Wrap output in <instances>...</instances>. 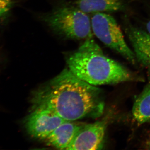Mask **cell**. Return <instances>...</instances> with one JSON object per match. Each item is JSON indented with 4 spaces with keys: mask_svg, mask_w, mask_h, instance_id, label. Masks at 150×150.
I'll list each match as a JSON object with an SVG mask.
<instances>
[{
    "mask_svg": "<svg viewBox=\"0 0 150 150\" xmlns=\"http://www.w3.org/2000/svg\"><path fill=\"white\" fill-rule=\"evenodd\" d=\"M66 121L59 125L45 139L46 145L59 149L67 150L84 124Z\"/></svg>",
    "mask_w": 150,
    "mask_h": 150,
    "instance_id": "cell-8",
    "label": "cell"
},
{
    "mask_svg": "<svg viewBox=\"0 0 150 150\" xmlns=\"http://www.w3.org/2000/svg\"><path fill=\"white\" fill-rule=\"evenodd\" d=\"M132 112L138 125L150 123V77L147 84L135 99Z\"/></svg>",
    "mask_w": 150,
    "mask_h": 150,
    "instance_id": "cell-10",
    "label": "cell"
},
{
    "mask_svg": "<svg viewBox=\"0 0 150 150\" xmlns=\"http://www.w3.org/2000/svg\"><path fill=\"white\" fill-rule=\"evenodd\" d=\"M107 118L93 123L84 124L67 150L102 149L108 125Z\"/></svg>",
    "mask_w": 150,
    "mask_h": 150,
    "instance_id": "cell-6",
    "label": "cell"
},
{
    "mask_svg": "<svg viewBox=\"0 0 150 150\" xmlns=\"http://www.w3.org/2000/svg\"><path fill=\"white\" fill-rule=\"evenodd\" d=\"M144 147L146 149L150 150V133L145 140Z\"/></svg>",
    "mask_w": 150,
    "mask_h": 150,
    "instance_id": "cell-12",
    "label": "cell"
},
{
    "mask_svg": "<svg viewBox=\"0 0 150 150\" xmlns=\"http://www.w3.org/2000/svg\"><path fill=\"white\" fill-rule=\"evenodd\" d=\"M75 7L88 13L115 12L124 7L123 0H72Z\"/></svg>",
    "mask_w": 150,
    "mask_h": 150,
    "instance_id": "cell-9",
    "label": "cell"
},
{
    "mask_svg": "<svg viewBox=\"0 0 150 150\" xmlns=\"http://www.w3.org/2000/svg\"><path fill=\"white\" fill-rule=\"evenodd\" d=\"M68 69L77 77L95 86L141 82L144 79L103 54L92 38L86 39L67 59Z\"/></svg>",
    "mask_w": 150,
    "mask_h": 150,
    "instance_id": "cell-2",
    "label": "cell"
},
{
    "mask_svg": "<svg viewBox=\"0 0 150 150\" xmlns=\"http://www.w3.org/2000/svg\"><path fill=\"white\" fill-rule=\"evenodd\" d=\"M18 0H0V23L7 21Z\"/></svg>",
    "mask_w": 150,
    "mask_h": 150,
    "instance_id": "cell-11",
    "label": "cell"
},
{
    "mask_svg": "<svg viewBox=\"0 0 150 150\" xmlns=\"http://www.w3.org/2000/svg\"><path fill=\"white\" fill-rule=\"evenodd\" d=\"M67 121L46 108L33 107L32 112L24 121L25 128L31 137L45 140L62 123Z\"/></svg>",
    "mask_w": 150,
    "mask_h": 150,
    "instance_id": "cell-5",
    "label": "cell"
},
{
    "mask_svg": "<svg viewBox=\"0 0 150 150\" xmlns=\"http://www.w3.org/2000/svg\"><path fill=\"white\" fill-rule=\"evenodd\" d=\"M43 20L62 37L72 39L92 38L91 20L76 7L59 8L44 16Z\"/></svg>",
    "mask_w": 150,
    "mask_h": 150,
    "instance_id": "cell-3",
    "label": "cell"
},
{
    "mask_svg": "<svg viewBox=\"0 0 150 150\" xmlns=\"http://www.w3.org/2000/svg\"><path fill=\"white\" fill-rule=\"evenodd\" d=\"M33 107L50 109L67 121L102 115L104 103L100 89L65 69L36 92Z\"/></svg>",
    "mask_w": 150,
    "mask_h": 150,
    "instance_id": "cell-1",
    "label": "cell"
},
{
    "mask_svg": "<svg viewBox=\"0 0 150 150\" xmlns=\"http://www.w3.org/2000/svg\"><path fill=\"white\" fill-rule=\"evenodd\" d=\"M91 24L94 34L104 45L131 64H136L134 52L126 43L121 28L113 17L103 13H96L92 17Z\"/></svg>",
    "mask_w": 150,
    "mask_h": 150,
    "instance_id": "cell-4",
    "label": "cell"
},
{
    "mask_svg": "<svg viewBox=\"0 0 150 150\" xmlns=\"http://www.w3.org/2000/svg\"><path fill=\"white\" fill-rule=\"evenodd\" d=\"M146 27L147 32L150 34V20L147 23Z\"/></svg>",
    "mask_w": 150,
    "mask_h": 150,
    "instance_id": "cell-13",
    "label": "cell"
},
{
    "mask_svg": "<svg viewBox=\"0 0 150 150\" xmlns=\"http://www.w3.org/2000/svg\"><path fill=\"white\" fill-rule=\"evenodd\" d=\"M127 33L137 62L150 69V34L133 26L127 28Z\"/></svg>",
    "mask_w": 150,
    "mask_h": 150,
    "instance_id": "cell-7",
    "label": "cell"
}]
</instances>
